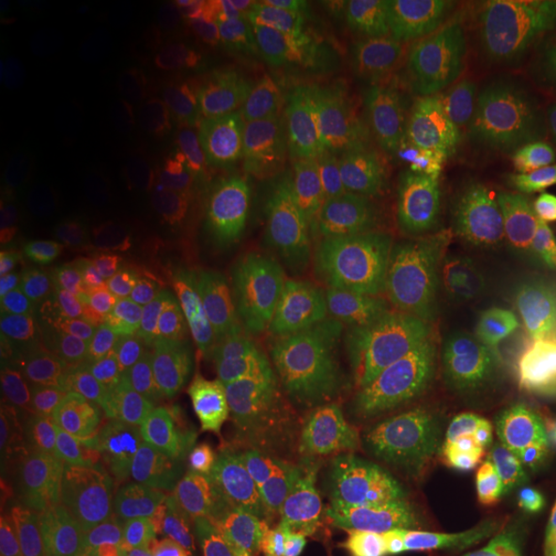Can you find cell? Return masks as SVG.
Masks as SVG:
<instances>
[{
  "label": "cell",
  "mask_w": 556,
  "mask_h": 556,
  "mask_svg": "<svg viewBox=\"0 0 556 556\" xmlns=\"http://www.w3.org/2000/svg\"><path fill=\"white\" fill-rule=\"evenodd\" d=\"M412 365L445 405L485 415L517 387L514 338L489 298L455 294L430 306L415 328Z\"/></svg>",
  "instance_id": "1"
},
{
  "label": "cell",
  "mask_w": 556,
  "mask_h": 556,
  "mask_svg": "<svg viewBox=\"0 0 556 556\" xmlns=\"http://www.w3.org/2000/svg\"><path fill=\"white\" fill-rule=\"evenodd\" d=\"M442 263L437 219L420 204H387L362 223L356 269L368 298L387 309H415L433 298Z\"/></svg>",
  "instance_id": "2"
},
{
  "label": "cell",
  "mask_w": 556,
  "mask_h": 556,
  "mask_svg": "<svg viewBox=\"0 0 556 556\" xmlns=\"http://www.w3.org/2000/svg\"><path fill=\"white\" fill-rule=\"evenodd\" d=\"M464 192L497 214L556 207V134L522 127L482 142L464 170Z\"/></svg>",
  "instance_id": "3"
},
{
  "label": "cell",
  "mask_w": 556,
  "mask_h": 556,
  "mask_svg": "<svg viewBox=\"0 0 556 556\" xmlns=\"http://www.w3.org/2000/svg\"><path fill=\"white\" fill-rule=\"evenodd\" d=\"M489 300L522 356L556 380V244H517L495 260Z\"/></svg>",
  "instance_id": "4"
},
{
  "label": "cell",
  "mask_w": 556,
  "mask_h": 556,
  "mask_svg": "<svg viewBox=\"0 0 556 556\" xmlns=\"http://www.w3.org/2000/svg\"><path fill=\"white\" fill-rule=\"evenodd\" d=\"M97 501V479L84 457L53 455L28 477L13 514L20 556H65L75 551Z\"/></svg>",
  "instance_id": "5"
},
{
  "label": "cell",
  "mask_w": 556,
  "mask_h": 556,
  "mask_svg": "<svg viewBox=\"0 0 556 556\" xmlns=\"http://www.w3.org/2000/svg\"><path fill=\"white\" fill-rule=\"evenodd\" d=\"M371 517L387 556L460 554L464 517L445 485L420 467H399L383 477Z\"/></svg>",
  "instance_id": "6"
},
{
  "label": "cell",
  "mask_w": 556,
  "mask_h": 556,
  "mask_svg": "<svg viewBox=\"0 0 556 556\" xmlns=\"http://www.w3.org/2000/svg\"><path fill=\"white\" fill-rule=\"evenodd\" d=\"M482 556H556V489L544 464L504 473L473 514V547Z\"/></svg>",
  "instance_id": "7"
},
{
  "label": "cell",
  "mask_w": 556,
  "mask_h": 556,
  "mask_svg": "<svg viewBox=\"0 0 556 556\" xmlns=\"http://www.w3.org/2000/svg\"><path fill=\"white\" fill-rule=\"evenodd\" d=\"M331 142V105L313 90H298L257 121L244 139L241 164L257 182H294L313 174Z\"/></svg>",
  "instance_id": "8"
},
{
  "label": "cell",
  "mask_w": 556,
  "mask_h": 556,
  "mask_svg": "<svg viewBox=\"0 0 556 556\" xmlns=\"http://www.w3.org/2000/svg\"><path fill=\"white\" fill-rule=\"evenodd\" d=\"M334 356L340 378L362 402L378 405L396 396L408 371L399 313L368 294L350 300L334 325Z\"/></svg>",
  "instance_id": "9"
},
{
  "label": "cell",
  "mask_w": 556,
  "mask_h": 556,
  "mask_svg": "<svg viewBox=\"0 0 556 556\" xmlns=\"http://www.w3.org/2000/svg\"><path fill=\"white\" fill-rule=\"evenodd\" d=\"M13 254L22 266H53L75 241V207L60 179L47 170H28L13 192ZM10 244V239H7Z\"/></svg>",
  "instance_id": "10"
},
{
  "label": "cell",
  "mask_w": 556,
  "mask_h": 556,
  "mask_svg": "<svg viewBox=\"0 0 556 556\" xmlns=\"http://www.w3.org/2000/svg\"><path fill=\"white\" fill-rule=\"evenodd\" d=\"M473 68L485 90L492 93H517L535 80L547 47L538 35V25L529 13L519 10H497L479 22L473 31Z\"/></svg>",
  "instance_id": "11"
},
{
  "label": "cell",
  "mask_w": 556,
  "mask_h": 556,
  "mask_svg": "<svg viewBox=\"0 0 556 556\" xmlns=\"http://www.w3.org/2000/svg\"><path fill=\"white\" fill-rule=\"evenodd\" d=\"M532 439H535V457L551 473L556 489V380L541 387L532 408Z\"/></svg>",
  "instance_id": "12"
},
{
  "label": "cell",
  "mask_w": 556,
  "mask_h": 556,
  "mask_svg": "<svg viewBox=\"0 0 556 556\" xmlns=\"http://www.w3.org/2000/svg\"><path fill=\"white\" fill-rule=\"evenodd\" d=\"M260 556H316L309 538L291 522H276L260 532Z\"/></svg>",
  "instance_id": "13"
},
{
  "label": "cell",
  "mask_w": 556,
  "mask_h": 556,
  "mask_svg": "<svg viewBox=\"0 0 556 556\" xmlns=\"http://www.w3.org/2000/svg\"><path fill=\"white\" fill-rule=\"evenodd\" d=\"M522 10L538 25V35L544 40L547 53L556 56V0H535V3H526Z\"/></svg>",
  "instance_id": "14"
},
{
  "label": "cell",
  "mask_w": 556,
  "mask_h": 556,
  "mask_svg": "<svg viewBox=\"0 0 556 556\" xmlns=\"http://www.w3.org/2000/svg\"><path fill=\"white\" fill-rule=\"evenodd\" d=\"M470 556H482V554H477V551H470Z\"/></svg>",
  "instance_id": "15"
}]
</instances>
